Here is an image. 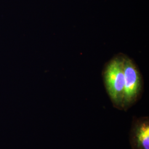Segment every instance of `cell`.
Wrapping results in <instances>:
<instances>
[{
	"label": "cell",
	"instance_id": "2",
	"mask_svg": "<svg viewBox=\"0 0 149 149\" xmlns=\"http://www.w3.org/2000/svg\"><path fill=\"white\" fill-rule=\"evenodd\" d=\"M124 93L123 109L127 110L138 101L143 90V79L133 61L123 55Z\"/></svg>",
	"mask_w": 149,
	"mask_h": 149
},
{
	"label": "cell",
	"instance_id": "1",
	"mask_svg": "<svg viewBox=\"0 0 149 149\" xmlns=\"http://www.w3.org/2000/svg\"><path fill=\"white\" fill-rule=\"evenodd\" d=\"M123 55L115 56L106 64L103 71V80L107 92L113 106L123 109L124 93V75Z\"/></svg>",
	"mask_w": 149,
	"mask_h": 149
},
{
	"label": "cell",
	"instance_id": "3",
	"mask_svg": "<svg viewBox=\"0 0 149 149\" xmlns=\"http://www.w3.org/2000/svg\"><path fill=\"white\" fill-rule=\"evenodd\" d=\"M130 143L133 149H149V118L134 120L130 133Z\"/></svg>",
	"mask_w": 149,
	"mask_h": 149
}]
</instances>
